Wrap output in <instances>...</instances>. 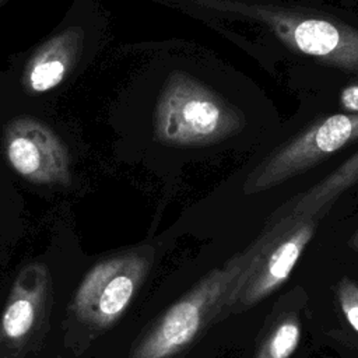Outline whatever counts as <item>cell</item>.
Returning <instances> with one entry per match:
<instances>
[{
    "instance_id": "obj_1",
    "label": "cell",
    "mask_w": 358,
    "mask_h": 358,
    "mask_svg": "<svg viewBox=\"0 0 358 358\" xmlns=\"http://www.w3.org/2000/svg\"><path fill=\"white\" fill-rule=\"evenodd\" d=\"M263 24L289 49L344 69L358 70V29L330 17L248 0H189Z\"/></svg>"
},
{
    "instance_id": "obj_11",
    "label": "cell",
    "mask_w": 358,
    "mask_h": 358,
    "mask_svg": "<svg viewBox=\"0 0 358 358\" xmlns=\"http://www.w3.org/2000/svg\"><path fill=\"white\" fill-rule=\"evenodd\" d=\"M341 306L347 320L358 331V289L354 285H348L343 289Z\"/></svg>"
},
{
    "instance_id": "obj_13",
    "label": "cell",
    "mask_w": 358,
    "mask_h": 358,
    "mask_svg": "<svg viewBox=\"0 0 358 358\" xmlns=\"http://www.w3.org/2000/svg\"><path fill=\"white\" fill-rule=\"evenodd\" d=\"M1 1H3V0H0V3H1Z\"/></svg>"
},
{
    "instance_id": "obj_10",
    "label": "cell",
    "mask_w": 358,
    "mask_h": 358,
    "mask_svg": "<svg viewBox=\"0 0 358 358\" xmlns=\"http://www.w3.org/2000/svg\"><path fill=\"white\" fill-rule=\"evenodd\" d=\"M299 338V329L294 323L281 324L267 345V358H288L295 350Z\"/></svg>"
},
{
    "instance_id": "obj_7",
    "label": "cell",
    "mask_w": 358,
    "mask_h": 358,
    "mask_svg": "<svg viewBox=\"0 0 358 358\" xmlns=\"http://www.w3.org/2000/svg\"><path fill=\"white\" fill-rule=\"evenodd\" d=\"M46 275L38 266L28 267L15 281L3 310L0 330L10 343L22 340L32 329L45 295Z\"/></svg>"
},
{
    "instance_id": "obj_4",
    "label": "cell",
    "mask_w": 358,
    "mask_h": 358,
    "mask_svg": "<svg viewBox=\"0 0 358 358\" xmlns=\"http://www.w3.org/2000/svg\"><path fill=\"white\" fill-rule=\"evenodd\" d=\"M4 151L10 165L34 183H66L69 152L62 138L32 117L13 120L4 130Z\"/></svg>"
},
{
    "instance_id": "obj_3",
    "label": "cell",
    "mask_w": 358,
    "mask_h": 358,
    "mask_svg": "<svg viewBox=\"0 0 358 358\" xmlns=\"http://www.w3.org/2000/svg\"><path fill=\"white\" fill-rule=\"evenodd\" d=\"M358 138V115L336 113L301 133L274 152L256 172V185L267 186L323 161Z\"/></svg>"
},
{
    "instance_id": "obj_12",
    "label": "cell",
    "mask_w": 358,
    "mask_h": 358,
    "mask_svg": "<svg viewBox=\"0 0 358 358\" xmlns=\"http://www.w3.org/2000/svg\"><path fill=\"white\" fill-rule=\"evenodd\" d=\"M340 105L344 110L358 115V83L350 84L341 90Z\"/></svg>"
},
{
    "instance_id": "obj_9",
    "label": "cell",
    "mask_w": 358,
    "mask_h": 358,
    "mask_svg": "<svg viewBox=\"0 0 358 358\" xmlns=\"http://www.w3.org/2000/svg\"><path fill=\"white\" fill-rule=\"evenodd\" d=\"M310 234V228L305 227L301 231H298L291 239H288L287 242L281 243L274 253L270 257L268 262V275H270V284L280 281L282 278H285L289 271L292 270L294 264L296 263L299 253L303 248V245L306 243L308 238Z\"/></svg>"
},
{
    "instance_id": "obj_2",
    "label": "cell",
    "mask_w": 358,
    "mask_h": 358,
    "mask_svg": "<svg viewBox=\"0 0 358 358\" xmlns=\"http://www.w3.org/2000/svg\"><path fill=\"white\" fill-rule=\"evenodd\" d=\"M235 122L218 95L190 78L171 81L155 112L157 136L175 145H203L222 138Z\"/></svg>"
},
{
    "instance_id": "obj_6",
    "label": "cell",
    "mask_w": 358,
    "mask_h": 358,
    "mask_svg": "<svg viewBox=\"0 0 358 358\" xmlns=\"http://www.w3.org/2000/svg\"><path fill=\"white\" fill-rule=\"evenodd\" d=\"M83 39L81 29L71 27L45 42L27 64V87L36 94L56 88L77 63Z\"/></svg>"
},
{
    "instance_id": "obj_8",
    "label": "cell",
    "mask_w": 358,
    "mask_h": 358,
    "mask_svg": "<svg viewBox=\"0 0 358 358\" xmlns=\"http://www.w3.org/2000/svg\"><path fill=\"white\" fill-rule=\"evenodd\" d=\"M200 308L194 301L179 302L164 316L157 329L140 344L134 358H164L186 344L197 331Z\"/></svg>"
},
{
    "instance_id": "obj_5",
    "label": "cell",
    "mask_w": 358,
    "mask_h": 358,
    "mask_svg": "<svg viewBox=\"0 0 358 358\" xmlns=\"http://www.w3.org/2000/svg\"><path fill=\"white\" fill-rule=\"evenodd\" d=\"M140 266L133 257H116L92 267L80 284L73 309L83 320L106 326L129 305Z\"/></svg>"
}]
</instances>
